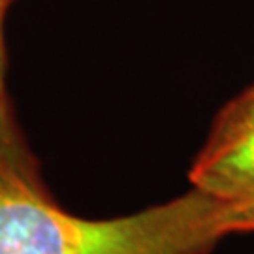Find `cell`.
Wrapping results in <instances>:
<instances>
[{"instance_id":"obj_1","label":"cell","mask_w":254,"mask_h":254,"mask_svg":"<svg viewBox=\"0 0 254 254\" xmlns=\"http://www.w3.org/2000/svg\"><path fill=\"white\" fill-rule=\"evenodd\" d=\"M222 237V201L196 189L104 220L70 215L49 196H0V254H207Z\"/></svg>"},{"instance_id":"obj_2","label":"cell","mask_w":254,"mask_h":254,"mask_svg":"<svg viewBox=\"0 0 254 254\" xmlns=\"http://www.w3.org/2000/svg\"><path fill=\"white\" fill-rule=\"evenodd\" d=\"M189 179L192 189L220 201L254 189V85L220 109Z\"/></svg>"},{"instance_id":"obj_3","label":"cell","mask_w":254,"mask_h":254,"mask_svg":"<svg viewBox=\"0 0 254 254\" xmlns=\"http://www.w3.org/2000/svg\"><path fill=\"white\" fill-rule=\"evenodd\" d=\"M17 194L47 196V190L13 121L6 92H0V196Z\"/></svg>"},{"instance_id":"obj_4","label":"cell","mask_w":254,"mask_h":254,"mask_svg":"<svg viewBox=\"0 0 254 254\" xmlns=\"http://www.w3.org/2000/svg\"><path fill=\"white\" fill-rule=\"evenodd\" d=\"M224 234H254V189L230 201H222Z\"/></svg>"},{"instance_id":"obj_5","label":"cell","mask_w":254,"mask_h":254,"mask_svg":"<svg viewBox=\"0 0 254 254\" xmlns=\"http://www.w3.org/2000/svg\"><path fill=\"white\" fill-rule=\"evenodd\" d=\"M9 0H0V92H4V72H6V53H4V40H2V15Z\"/></svg>"}]
</instances>
